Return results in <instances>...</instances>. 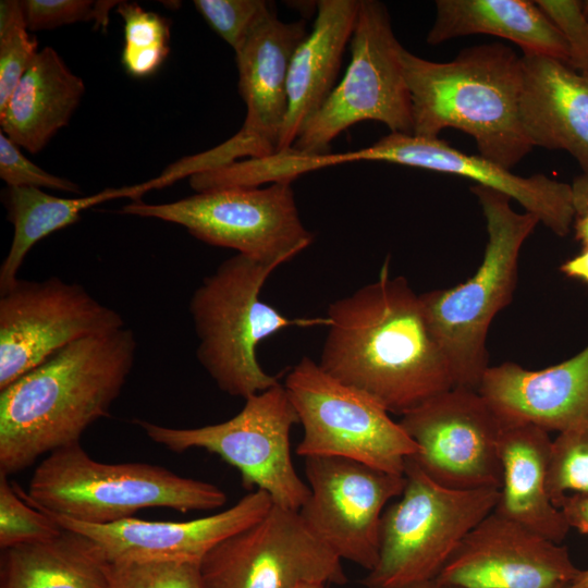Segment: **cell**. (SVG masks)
<instances>
[{
	"label": "cell",
	"instance_id": "1",
	"mask_svg": "<svg viewBox=\"0 0 588 588\" xmlns=\"http://www.w3.org/2000/svg\"><path fill=\"white\" fill-rule=\"evenodd\" d=\"M319 366L336 380L403 415L457 387L426 319L419 294L404 277L379 278L332 302Z\"/></svg>",
	"mask_w": 588,
	"mask_h": 588
},
{
	"label": "cell",
	"instance_id": "2",
	"mask_svg": "<svg viewBox=\"0 0 588 588\" xmlns=\"http://www.w3.org/2000/svg\"><path fill=\"white\" fill-rule=\"evenodd\" d=\"M136 348L126 327L90 335L1 389L0 473H19L45 454L79 443L89 426L110 415Z\"/></svg>",
	"mask_w": 588,
	"mask_h": 588
},
{
	"label": "cell",
	"instance_id": "3",
	"mask_svg": "<svg viewBox=\"0 0 588 588\" xmlns=\"http://www.w3.org/2000/svg\"><path fill=\"white\" fill-rule=\"evenodd\" d=\"M402 62L412 100L413 135L438 138L445 128L475 139L479 155L511 170L534 148L522 125V57L501 42L433 62L405 48Z\"/></svg>",
	"mask_w": 588,
	"mask_h": 588
},
{
	"label": "cell",
	"instance_id": "4",
	"mask_svg": "<svg viewBox=\"0 0 588 588\" xmlns=\"http://www.w3.org/2000/svg\"><path fill=\"white\" fill-rule=\"evenodd\" d=\"M20 495L36 509L90 525H107L147 507L186 513L223 506L218 486L182 477L147 463L106 464L79 443L49 453L36 467L27 492Z\"/></svg>",
	"mask_w": 588,
	"mask_h": 588
},
{
	"label": "cell",
	"instance_id": "5",
	"mask_svg": "<svg viewBox=\"0 0 588 588\" xmlns=\"http://www.w3.org/2000/svg\"><path fill=\"white\" fill-rule=\"evenodd\" d=\"M470 191L486 219L488 241L481 264L465 282L419 296L457 387L478 390L490 367V324L513 299L522 246L540 222L531 213L515 211L502 193L479 185Z\"/></svg>",
	"mask_w": 588,
	"mask_h": 588
},
{
	"label": "cell",
	"instance_id": "6",
	"mask_svg": "<svg viewBox=\"0 0 588 588\" xmlns=\"http://www.w3.org/2000/svg\"><path fill=\"white\" fill-rule=\"evenodd\" d=\"M278 264L236 254L205 277L189 301L199 340L196 356L217 387L244 400L279 383L260 366L258 344L294 324H326L323 319H291L260 298Z\"/></svg>",
	"mask_w": 588,
	"mask_h": 588
},
{
	"label": "cell",
	"instance_id": "7",
	"mask_svg": "<svg viewBox=\"0 0 588 588\" xmlns=\"http://www.w3.org/2000/svg\"><path fill=\"white\" fill-rule=\"evenodd\" d=\"M400 499L381 517L379 555L367 588L434 580L462 539L493 512L499 489L457 490L431 480L408 457Z\"/></svg>",
	"mask_w": 588,
	"mask_h": 588
},
{
	"label": "cell",
	"instance_id": "8",
	"mask_svg": "<svg viewBox=\"0 0 588 588\" xmlns=\"http://www.w3.org/2000/svg\"><path fill=\"white\" fill-rule=\"evenodd\" d=\"M351 61L343 78L302 127L290 148L304 155L328 152L350 126L378 121L391 133L413 134L412 100L387 7L360 0L351 38Z\"/></svg>",
	"mask_w": 588,
	"mask_h": 588
},
{
	"label": "cell",
	"instance_id": "9",
	"mask_svg": "<svg viewBox=\"0 0 588 588\" xmlns=\"http://www.w3.org/2000/svg\"><path fill=\"white\" fill-rule=\"evenodd\" d=\"M147 437L182 453L203 449L236 468L245 489L267 492L274 504L299 511L310 489L295 470L290 432L299 424L282 383L245 399L232 418L197 428H171L135 419Z\"/></svg>",
	"mask_w": 588,
	"mask_h": 588
},
{
	"label": "cell",
	"instance_id": "10",
	"mask_svg": "<svg viewBox=\"0 0 588 588\" xmlns=\"http://www.w3.org/2000/svg\"><path fill=\"white\" fill-rule=\"evenodd\" d=\"M283 385L303 426L299 456L350 458L403 475L406 460L418 451L381 404L307 356L292 367Z\"/></svg>",
	"mask_w": 588,
	"mask_h": 588
},
{
	"label": "cell",
	"instance_id": "11",
	"mask_svg": "<svg viewBox=\"0 0 588 588\" xmlns=\"http://www.w3.org/2000/svg\"><path fill=\"white\" fill-rule=\"evenodd\" d=\"M121 212L182 225L207 244L280 266L314 238L301 220L292 183L223 187L166 204L134 200Z\"/></svg>",
	"mask_w": 588,
	"mask_h": 588
},
{
	"label": "cell",
	"instance_id": "12",
	"mask_svg": "<svg viewBox=\"0 0 588 588\" xmlns=\"http://www.w3.org/2000/svg\"><path fill=\"white\" fill-rule=\"evenodd\" d=\"M307 35L304 21L282 22L277 14L253 32L235 53L238 91L246 105L242 127L222 144L171 163L159 175L163 186L244 157L260 159L277 152L287 113L290 62Z\"/></svg>",
	"mask_w": 588,
	"mask_h": 588
},
{
	"label": "cell",
	"instance_id": "13",
	"mask_svg": "<svg viewBox=\"0 0 588 588\" xmlns=\"http://www.w3.org/2000/svg\"><path fill=\"white\" fill-rule=\"evenodd\" d=\"M206 588H299L345 585L342 560L298 511L272 504L255 524L226 538L200 563Z\"/></svg>",
	"mask_w": 588,
	"mask_h": 588
},
{
	"label": "cell",
	"instance_id": "14",
	"mask_svg": "<svg viewBox=\"0 0 588 588\" xmlns=\"http://www.w3.org/2000/svg\"><path fill=\"white\" fill-rule=\"evenodd\" d=\"M399 422L418 446L409 458L434 482L457 490L500 489L504 424L478 390L442 392Z\"/></svg>",
	"mask_w": 588,
	"mask_h": 588
},
{
	"label": "cell",
	"instance_id": "15",
	"mask_svg": "<svg viewBox=\"0 0 588 588\" xmlns=\"http://www.w3.org/2000/svg\"><path fill=\"white\" fill-rule=\"evenodd\" d=\"M125 327L83 285L17 279L0 297V390L81 339Z\"/></svg>",
	"mask_w": 588,
	"mask_h": 588
},
{
	"label": "cell",
	"instance_id": "16",
	"mask_svg": "<svg viewBox=\"0 0 588 588\" xmlns=\"http://www.w3.org/2000/svg\"><path fill=\"white\" fill-rule=\"evenodd\" d=\"M310 494L299 515L341 560L371 571L378 561L381 517L400 497L404 474H392L343 457L305 458Z\"/></svg>",
	"mask_w": 588,
	"mask_h": 588
},
{
	"label": "cell",
	"instance_id": "17",
	"mask_svg": "<svg viewBox=\"0 0 588 588\" xmlns=\"http://www.w3.org/2000/svg\"><path fill=\"white\" fill-rule=\"evenodd\" d=\"M566 547L491 512L458 543L440 588H566L578 575Z\"/></svg>",
	"mask_w": 588,
	"mask_h": 588
},
{
	"label": "cell",
	"instance_id": "18",
	"mask_svg": "<svg viewBox=\"0 0 588 588\" xmlns=\"http://www.w3.org/2000/svg\"><path fill=\"white\" fill-rule=\"evenodd\" d=\"M272 504L267 492L254 490L222 512L186 522L131 517L107 525H90L46 514L63 529L90 538L109 563L180 561L200 564L220 542L261 519Z\"/></svg>",
	"mask_w": 588,
	"mask_h": 588
},
{
	"label": "cell",
	"instance_id": "19",
	"mask_svg": "<svg viewBox=\"0 0 588 588\" xmlns=\"http://www.w3.org/2000/svg\"><path fill=\"white\" fill-rule=\"evenodd\" d=\"M362 161H383L470 179L516 200L558 236L569 233L575 211L571 184L544 174L519 176L478 155L461 151L438 138L390 133L359 150Z\"/></svg>",
	"mask_w": 588,
	"mask_h": 588
},
{
	"label": "cell",
	"instance_id": "20",
	"mask_svg": "<svg viewBox=\"0 0 588 588\" xmlns=\"http://www.w3.org/2000/svg\"><path fill=\"white\" fill-rule=\"evenodd\" d=\"M478 391L503 424L528 422L558 433L588 427V345L539 370L512 362L490 366Z\"/></svg>",
	"mask_w": 588,
	"mask_h": 588
},
{
	"label": "cell",
	"instance_id": "21",
	"mask_svg": "<svg viewBox=\"0 0 588 588\" xmlns=\"http://www.w3.org/2000/svg\"><path fill=\"white\" fill-rule=\"evenodd\" d=\"M519 114L531 145L568 152L588 174V76L567 63L523 53Z\"/></svg>",
	"mask_w": 588,
	"mask_h": 588
},
{
	"label": "cell",
	"instance_id": "22",
	"mask_svg": "<svg viewBox=\"0 0 588 588\" xmlns=\"http://www.w3.org/2000/svg\"><path fill=\"white\" fill-rule=\"evenodd\" d=\"M360 0H320L310 34L295 50L286 79L287 113L277 152L290 149L335 87Z\"/></svg>",
	"mask_w": 588,
	"mask_h": 588
},
{
	"label": "cell",
	"instance_id": "23",
	"mask_svg": "<svg viewBox=\"0 0 588 588\" xmlns=\"http://www.w3.org/2000/svg\"><path fill=\"white\" fill-rule=\"evenodd\" d=\"M551 444L549 432L536 425L504 424L499 446L502 482L493 511L561 543L571 528L547 489Z\"/></svg>",
	"mask_w": 588,
	"mask_h": 588
},
{
	"label": "cell",
	"instance_id": "24",
	"mask_svg": "<svg viewBox=\"0 0 588 588\" xmlns=\"http://www.w3.org/2000/svg\"><path fill=\"white\" fill-rule=\"evenodd\" d=\"M84 93V81L47 46L0 108L1 132L19 147L37 154L69 124Z\"/></svg>",
	"mask_w": 588,
	"mask_h": 588
},
{
	"label": "cell",
	"instance_id": "25",
	"mask_svg": "<svg viewBox=\"0 0 588 588\" xmlns=\"http://www.w3.org/2000/svg\"><path fill=\"white\" fill-rule=\"evenodd\" d=\"M485 34L515 42L523 53L569 63L565 39L551 20L528 0H437L427 42L439 45L462 36Z\"/></svg>",
	"mask_w": 588,
	"mask_h": 588
},
{
	"label": "cell",
	"instance_id": "26",
	"mask_svg": "<svg viewBox=\"0 0 588 588\" xmlns=\"http://www.w3.org/2000/svg\"><path fill=\"white\" fill-rule=\"evenodd\" d=\"M1 551L0 588H110V563L83 534L63 529Z\"/></svg>",
	"mask_w": 588,
	"mask_h": 588
},
{
	"label": "cell",
	"instance_id": "27",
	"mask_svg": "<svg viewBox=\"0 0 588 588\" xmlns=\"http://www.w3.org/2000/svg\"><path fill=\"white\" fill-rule=\"evenodd\" d=\"M154 186L151 181L110 187L88 196L58 197L37 187H8L4 201L13 225V238L0 267V293L10 289L33 246L46 236L78 221L81 213L96 205L120 198L139 200Z\"/></svg>",
	"mask_w": 588,
	"mask_h": 588
},
{
	"label": "cell",
	"instance_id": "28",
	"mask_svg": "<svg viewBox=\"0 0 588 588\" xmlns=\"http://www.w3.org/2000/svg\"><path fill=\"white\" fill-rule=\"evenodd\" d=\"M117 12L124 24L123 68L137 78L154 75L170 52L169 20L135 2L121 1Z\"/></svg>",
	"mask_w": 588,
	"mask_h": 588
},
{
	"label": "cell",
	"instance_id": "29",
	"mask_svg": "<svg viewBox=\"0 0 588 588\" xmlns=\"http://www.w3.org/2000/svg\"><path fill=\"white\" fill-rule=\"evenodd\" d=\"M39 52L19 0L0 1V108Z\"/></svg>",
	"mask_w": 588,
	"mask_h": 588
},
{
	"label": "cell",
	"instance_id": "30",
	"mask_svg": "<svg viewBox=\"0 0 588 588\" xmlns=\"http://www.w3.org/2000/svg\"><path fill=\"white\" fill-rule=\"evenodd\" d=\"M547 489L556 507L568 494L588 493V427L560 432L552 440Z\"/></svg>",
	"mask_w": 588,
	"mask_h": 588
},
{
	"label": "cell",
	"instance_id": "31",
	"mask_svg": "<svg viewBox=\"0 0 588 588\" xmlns=\"http://www.w3.org/2000/svg\"><path fill=\"white\" fill-rule=\"evenodd\" d=\"M63 528L48 514L26 502L15 483L0 473V548L46 541Z\"/></svg>",
	"mask_w": 588,
	"mask_h": 588
},
{
	"label": "cell",
	"instance_id": "32",
	"mask_svg": "<svg viewBox=\"0 0 588 588\" xmlns=\"http://www.w3.org/2000/svg\"><path fill=\"white\" fill-rule=\"evenodd\" d=\"M196 10L236 53L253 32L275 15L265 0H194Z\"/></svg>",
	"mask_w": 588,
	"mask_h": 588
},
{
	"label": "cell",
	"instance_id": "33",
	"mask_svg": "<svg viewBox=\"0 0 588 588\" xmlns=\"http://www.w3.org/2000/svg\"><path fill=\"white\" fill-rule=\"evenodd\" d=\"M110 588H206L200 564L180 561L117 562Z\"/></svg>",
	"mask_w": 588,
	"mask_h": 588
},
{
	"label": "cell",
	"instance_id": "34",
	"mask_svg": "<svg viewBox=\"0 0 588 588\" xmlns=\"http://www.w3.org/2000/svg\"><path fill=\"white\" fill-rule=\"evenodd\" d=\"M117 0H23L21 1L29 32L51 30L78 22H94L95 28L106 30L110 11Z\"/></svg>",
	"mask_w": 588,
	"mask_h": 588
},
{
	"label": "cell",
	"instance_id": "35",
	"mask_svg": "<svg viewBox=\"0 0 588 588\" xmlns=\"http://www.w3.org/2000/svg\"><path fill=\"white\" fill-rule=\"evenodd\" d=\"M536 3L562 34L569 52L568 65L588 76V17L577 0H537Z\"/></svg>",
	"mask_w": 588,
	"mask_h": 588
},
{
	"label": "cell",
	"instance_id": "36",
	"mask_svg": "<svg viewBox=\"0 0 588 588\" xmlns=\"http://www.w3.org/2000/svg\"><path fill=\"white\" fill-rule=\"evenodd\" d=\"M0 177L8 187H44L73 194L82 192L74 182L53 175L33 163L2 132H0Z\"/></svg>",
	"mask_w": 588,
	"mask_h": 588
},
{
	"label": "cell",
	"instance_id": "37",
	"mask_svg": "<svg viewBox=\"0 0 588 588\" xmlns=\"http://www.w3.org/2000/svg\"><path fill=\"white\" fill-rule=\"evenodd\" d=\"M569 528L588 535V493L566 495L559 504Z\"/></svg>",
	"mask_w": 588,
	"mask_h": 588
},
{
	"label": "cell",
	"instance_id": "38",
	"mask_svg": "<svg viewBox=\"0 0 588 588\" xmlns=\"http://www.w3.org/2000/svg\"><path fill=\"white\" fill-rule=\"evenodd\" d=\"M560 271L567 278L578 280L588 285V248L564 261L560 266Z\"/></svg>",
	"mask_w": 588,
	"mask_h": 588
},
{
	"label": "cell",
	"instance_id": "39",
	"mask_svg": "<svg viewBox=\"0 0 588 588\" xmlns=\"http://www.w3.org/2000/svg\"><path fill=\"white\" fill-rule=\"evenodd\" d=\"M573 228L576 240L581 243L583 248H588V206L575 209Z\"/></svg>",
	"mask_w": 588,
	"mask_h": 588
},
{
	"label": "cell",
	"instance_id": "40",
	"mask_svg": "<svg viewBox=\"0 0 588 588\" xmlns=\"http://www.w3.org/2000/svg\"><path fill=\"white\" fill-rule=\"evenodd\" d=\"M573 206L576 208L588 206V174L576 176L572 184Z\"/></svg>",
	"mask_w": 588,
	"mask_h": 588
},
{
	"label": "cell",
	"instance_id": "41",
	"mask_svg": "<svg viewBox=\"0 0 588 588\" xmlns=\"http://www.w3.org/2000/svg\"><path fill=\"white\" fill-rule=\"evenodd\" d=\"M568 588H588V569L579 571Z\"/></svg>",
	"mask_w": 588,
	"mask_h": 588
},
{
	"label": "cell",
	"instance_id": "42",
	"mask_svg": "<svg viewBox=\"0 0 588 588\" xmlns=\"http://www.w3.org/2000/svg\"><path fill=\"white\" fill-rule=\"evenodd\" d=\"M399 588H440L434 580L412 584Z\"/></svg>",
	"mask_w": 588,
	"mask_h": 588
},
{
	"label": "cell",
	"instance_id": "43",
	"mask_svg": "<svg viewBox=\"0 0 588 588\" xmlns=\"http://www.w3.org/2000/svg\"><path fill=\"white\" fill-rule=\"evenodd\" d=\"M299 588H327L324 585H307Z\"/></svg>",
	"mask_w": 588,
	"mask_h": 588
},
{
	"label": "cell",
	"instance_id": "44",
	"mask_svg": "<svg viewBox=\"0 0 588 588\" xmlns=\"http://www.w3.org/2000/svg\"><path fill=\"white\" fill-rule=\"evenodd\" d=\"M583 4H584L585 14L588 17V1L583 2Z\"/></svg>",
	"mask_w": 588,
	"mask_h": 588
},
{
	"label": "cell",
	"instance_id": "45",
	"mask_svg": "<svg viewBox=\"0 0 588 588\" xmlns=\"http://www.w3.org/2000/svg\"><path fill=\"white\" fill-rule=\"evenodd\" d=\"M566 588H568V587H566Z\"/></svg>",
	"mask_w": 588,
	"mask_h": 588
}]
</instances>
